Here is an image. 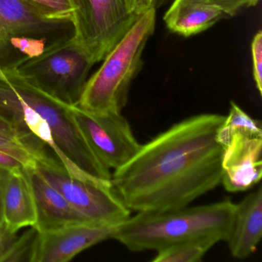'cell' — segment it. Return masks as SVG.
Returning a JSON list of instances; mask_svg holds the SVG:
<instances>
[{
	"instance_id": "6da1fadb",
	"label": "cell",
	"mask_w": 262,
	"mask_h": 262,
	"mask_svg": "<svg viewBox=\"0 0 262 262\" xmlns=\"http://www.w3.org/2000/svg\"><path fill=\"white\" fill-rule=\"evenodd\" d=\"M225 116L184 119L141 145L112 174V183L131 211H159L188 206L222 182L224 147L217 133Z\"/></svg>"
},
{
	"instance_id": "7a4b0ae2",
	"label": "cell",
	"mask_w": 262,
	"mask_h": 262,
	"mask_svg": "<svg viewBox=\"0 0 262 262\" xmlns=\"http://www.w3.org/2000/svg\"><path fill=\"white\" fill-rule=\"evenodd\" d=\"M21 76L0 67V116L16 127L37 159L54 156L69 174L83 180L112 182L79 130L72 107Z\"/></svg>"
},
{
	"instance_id": "3957f363",
	"label": "cell",
	"mask_w": 262,
	"mask_h": 262,
	"mask_svg": "<svg viewBox=\"0 0 262 262\" xmlns=\"http://www.w3.org/2000/svg\"><path fill=\"white\" fill-rule=\"evenodd\" d=\"M236 204L230 200L159 211H140L118 225L112 239L135 252L159 251L173 244L214 236L226 241Z\"/></svg>"
},
{
	"instance_id": "277c9868",
	"label": "cell",
	"mask_w": 262,
	"mask_h": 262,
	"mask_svg": "<svg viewBox=\"0 0 262 262\" xmlns=\"http://www.w3.org/2000/svg\"><path fill=\"white\" fill-rule=\"evenodd\" d=\"M156 9L138 16L131 28L87 80L77 105L93 113H122L133 79L141 70L142 53L156 28Z\"/></svg>"
},
{
	"instance_id": "5b68a950",
	"label": "cell",
	"mask_w": 262,
	"mask_h": 262,
	"mask_svg": "<svg viewBox=\"0 0 262 262\" xmlns=\"http://www.w3.org/2000/svg\"><path fill=\"white\" fill-rule=\"evenodd\" d=\"M72 23L41 14L22 0H0V67H15L59 39L71 37Z\"/></svg>"
},
{
	"instance_id": "8992f818",
	"label": "cell",
	"mask_w": 262,
	"mask_h": 262,
	"mask_svg": "<svg viewBox=\"0 0 262 262\" xmlns=\"http://www.w3.org/2000/svg\"><path fill=\"white\" fill-rule=\"evenodd\" d=\"M94 65L71 37L59 39L14 68L27 80L69 105L79 102Z\"/></svg>"
},
{
	"instance_id": "52a82bcc",
	"label": "cell",
	"mask_w": 262,
	"mask_h": 262,
	"mask_svg": "<svg viewBox=\"0 0 262 262\" xmlns=\"http://www.w3.org/2000/svg\"><path fill=\"white\" fill-rule=\"evenodd\" d=\"M73 40L93 63L105 59L128 31L138 16L125 0H69Z\"/></svg>"
},
{
	"instance_id": "ba28073f",
	"label": "cell",
	"mask_w": 262,
	"mask_h": 262,
	"mask_svg": "<svg viewBox=\"0 0 262 262\" xmlns=\"http://www.w3.org/2000/svg\"><path fill=\"white\" fill-rule=\"evenodd\" d=\"M36 168L91 223L116 227L131 216L113 185L73 177L55 156L37 159Z\"/></svg>"
},
{
	"instance_id": "9c48e42d",
	"label": "cell",
	"mask_w": 262,
	"mask_h": 262,
	"mask_svg": "<svg viewBox=\"0 0 262 262\" xmlns=\"http://www.w3.org/2000/svg\"><path fill=\"white\" fill-rule=\"evenodd\" d=\"M72 111L90 148L108 169L122 168L140 149L142 145L122 113H90L77 105Z\"/></svg>"
},
{
	"instance_id": "30bf717a",
	"label": "cell",
	"mask_w": 262,
	"mask_h": 262,
	"mask_svg": "<svg viewBox=\"0 0 262 262\" xmlns=\"http://www.w3.org/2000/svg\"><path fill=\"white\" fill-rule=\"evenodd\" d=\"M116 227L77 224L39 232L33 262L70 261L84 250L112 238Z\"/></svg>"
},
{
	"instance_id": "8fae6325",
	"label": "cell",
	"mask_w": 262,
	"mask_h": 262,
	"mask_svg": "<svg viewBox=\"0 0 262 262\" xmlns=\"http://www.w3.org/2000/svg\"><path fill=\"white\" fill-rule=\"evenodd\" d=\"M262 136L234 135L224 147L221 183L229 192L253 188L262 176Z\"/></svg>"
},
{
	"instance_id": "7c38bea8",
	"label": "cell",
	"mask_w": 262,
	"mask_h": 262,
	"mask_svg": "<svg viewBox=\"0 0 262 262\" xmlns=\"http://www.w3.org/2000/svg\"><path fill=\"white\" fill-rule=\"evenodd\" d=\"M24 170L33 191L37 214L35 228L39 233L77 224H93L41 176L36 165Z\"/></svg>"
},
{
	"instance_id": "4fadbf2b",
	"label": "cell",
	"mask_w": 262,
	"mask_h": 262,
	"mask_svg": "<svg viewBox=\"0 0 262 262\" xmlns=\"http://www.w3.org/2000/svg\"><path fill=\"white\" fill-rule=\"evenodd\" d=\"M262 236V188L245 196L236 204L235 212L228 238L231 256L245 259L257 249Z\"/></svg>"
},
{
	"instance_id": "5bb4252c",
	"label": "cell",
	"mask_w": 262,
	"mask_h": 262,
	"mask_svg": "<svg viewBox=\"0 0 262 262\" xmlns=\"http://www.w3.org/2000/svg\"><path fill=\"white\" fill-rule=\"evenodd\" d=\"M24 168L11 170L4 191L3 219L6 226L14 232L35 227L37 221L33 191Z\"/></svg>"
},
{
	"instance_id": "9a60e30c",
	"label": "cell",
	"mask_w": 262,
	"mask_h": 262,
	"mask_svg": "<svg viewBox=\"0 0 262 262\" xmlns=\"http://www.w3.org/2000/svg\"><path fill=\"white\" fill-rule=\"evenodd\" d=\"M225 17L228 16L213 6L192 0H174L164 21L168 30L188 37L208 30Z\"/></svg>"
},
{
	"instance_id": "2e32d148",
	"label": "cell",
	"mask_w": 262,
	"mask_h": 262,
	"mask_svg": "<svg viewBox=\"0 0 262 262\" xmlns=\"http://www.w3.org/2000/svg\"><path fill=\"white\" fill-rule=\"evenodd\" d=\"M219 242H222L221 239L214 236L182 241L157 251L152 261H201L205 254Z\"/></svg>"
},
{
	"instance_id": "e0dca14e",
	"label": "cell",
	"mask_w": 262,
	"mask_h": 262,
	"mask_svg": "<svg viewBox=\"0 0 262 262\" xmlns=\"http://www.w3.org/2000/svg\"><path fill=\"white\" fill-rule=\"evenodd\" d=\"M236 134L262 136L261 124L251 118L235 102H231L229 113L217 133V140L225 147Z\"/></svg>"
},
{
	"instance_id": "ac0fdd59",
	"label": "cell",
	"mask_w": 262,
	"mask_h": 262,
	"mask_svg": "<svg viewBox=\"0 0 262 262\" xmlns=\"http://www.w3.org/2000/svg\"><path fill=\"white\" fill-rule=\"evenodd\" d=\"M38 236V230L35 227H31L20 237H17L6 262H33Z\"/></svg>"
},
{
	"instance_id": "d6986e66",
	"label": "cell",
	"mask_w": 262,
	"mask_h": 262,
	"mask_svg": "<svg viewBox=\"0 0 262 262\" xmlns=\"http://www.w3.org/2000/svg\"><path fill=\"white\" fill-rule=\"evenodd\" d=\"M49 19L71 22L72 8L69 0H22Z\"/></svg>"
},
{
	"instance_id": "ffe728a7",
	"label": "cell",
	"mask_w": 262,
	"mask_h": 262,
	"mask_svg": "<svg viewBox=\"0 0 262 262\" xmlns=\"http://www.w3.org/2000/svg\"><path fill=\"white\" fill-rule=\"evenodd\" d=\"M0 151H6L19 158L27 167L36 165V156L27 145L17 141L0 136Z\"/></svg>"
},
{
	"instance_id": "44dd1931",
	"label": "cell",
	"mask_w": 262,
	"mask_h": 262,
	"mask_svg": "<svg viewBox=\"0 0 262 262\" xmlns=\"http://www.w3.org/2000/svg\"><path fill=\"white\" fill-rule=\"evenodd\" d=\"M213 6L222 10L228 17L235 16L245 9L254 7L260 0H192Z\"/></svg>"
},
{
	"instance_id": "7402d4cb",
	"label": "cell",
	"mask_w": 262,
	"mask_h": 262,
	"mask_svg": "<svg viewBox=\"0 0 262 262\" xmlns=\"http://www.w3.org/2000/svg\"><path fill=\"white\" fill-rule=\"evenodd\" d=\"M253 76L259 94H262V32L259 30L251 42Z\"/></svg>"
},
{
	"instance_id": "603a6c76",
	"label": "cell",
	"mask_w": 262,
	"mask_h": 262,
	"mask_svg": "<svg viewBox=\"0 0 262 262\" xmlns=\"http://www.w3.org/2000/svg\"><path fill=\"white\" fill-rule=\"evenodd\" d=\"M16 239V232L9 229L4 222L0 224V262H6Z\"/></svg>"
},
{
	"instance_id": "cb8c5ba5",
	"label": "cell",
	"mask_w": 262,
	"mask_h": 262,
	"mask_svg": "<svg viewBox=\"0 0 262 262\" xmlns=\"http://www.w3.org/2000/svg\"><path fill=\"white\" fill-rule=\"evenodd\" d=\"M0 136L8 138L24 144L20 133L16 129V127L1 116H0Z\"/></svg>"
},
{
	"instance_id": "d4e9b609",
	"label": "cell",
	"mask_w": 262,
	"mask_h": 262,
	"mask_svg": "<svg viewBox=\"0 0 262 262\" xmlns=\"http://www.w3.org/2000/svg\"><path fill=\"white\" fill-rule=\"evenodd\" d=\"M0 167L7 168V169L14 170L26 168L27 165L19 158L6 151H0Z\"/></svg>"
},
{
	"instance_id": "484cf974",
	"label": "cell",
	"mask_w": 262,
	"mask_h": 262,
	"mask_svg": "<svg viewBox=\"0 0 262 262\" xmlns=\"http://www.w3.org/2000/svg\"><path fill=\"white\" fill-rule=\"evenodd\" d=\"M155 0H125L128 8L136 16H139L154 8Z\"/></svg>"
},
{
	"instance_id": "4316f807",
	"label": "cell",
	"mask_w": 262,
	"mask_h": 262,
	"mask_svg": "<svg viewBox=\"0 0 262 262\" xmlns=\"http://www.w3.org/2000/svg\"><path fill=\"white\" fill-rule=\"evenodd\" d=\"M11 170L0 167V224L4 222L3 219V202H4V191L8 182Z\"/></svg>"
},
{
	"instance_id": "83f0119b",
	"label": "cell",
	"mask_w": 262,
	"mask_h": 262,
	"mask_svg": "<svg viewBox=\"0 0 262 262\" xmlns=\"http://www.w3.org/2000/svg\"><path fill=\"white\" fill-rule=\"evenodd\" d=\"M168 0H155L154 1V8L157 9L162 7L164 4H166Z\"/></svg>"
}]
</instances>
